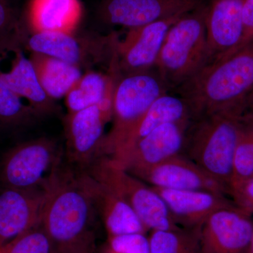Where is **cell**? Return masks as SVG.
Instances as JSON below:
<instances>
[{
    "label": "cell",
    "instance_id": "obj_9",
    "mask_svg": "<svg viewBox=\"0 0 253 253\" xmlns=\"http://www.w3.org/2000/svg\"><path fill=\"white\" fill-rule=\"evenodd\" d=\"M251 214L236 205L213 213L201 226V253H246L251 249Z\"/></svg>",
    "mask_w": 253,
    "mask_h": 253
},
{
    "label": "cell",
    "instance_id": "obj_6",
    "mask_svg": "<svg viewBox=\"0 0 253 253\" xmlns=\"http://www.w3.org/2000/svg\"><path fill=\"white\" fill-rule=\"evenodd\" d=\"M169 89L157 71L150 70L118 76L113 92V125L105 137L103 156H107L120 136Z\"/></svg>",
    "mask_w": 253,
    "mask_h": 253
},
{
    "label": "cell",
    "instance_id": "obj_19",
    "mask_svg": "<svg viewBox=\"0 0 253 253\" xmlns=\"http://www.w3.org/2000/svg\"><path fill=\"white\" fill-rule=\"evenodd\" d=\"M86 173L96 211L102 218L108 237L132 233L146 234L147 230L131 206L113 190Z\"/></svg>",
    "mask_w": 253,
    "mask_h": 253
},
{
    "label": "cell",
    "instance_id": "obj_25",
    "mask_svg": "<svg viewBox=\"0 0 253 253\" xmlns=\"http://www.w3.org/2000/svg\"><path fill=\"white\" fill-rule=\"evenodd\" d=\"M253 179V147L248 123L241 117L239 139L232 161L229 194Z\"/></svg>",
    "mask_w": 253,
    "mask_h": 253
},
{
    "label": "cell",
    "instance_id": "obj_7",
    "mask_svg": "<svg viewBox=\"0 0 253 253\" xmlns=\"http://www.w3.org/2000/svg\"><path fill=\"white\" fill-rule=\"evenodd\" d=\"M57 145L48 138L26 141L10 149L0 164V182L4 188L42 187L44 174L61 158Z\"/></svg>",
    "mask_w": 253,
    "mask_h": 253
},
{
    "label": "cell",
    "instance_id": "obj_26",
    "mask_svg": "<svg viewBox=\"0 0 253 253\" xmlns=\"http://www.w3.org/2000/svg\"><path fill=\"white\" fill-rule=\"evenodd\" d=\"M38 115L22 98L0 81V126L17 127L33 123Z\"/></svg>",
    "mask_w": 253,
    "mask_h": 253
},
{
    "label": "cell",
    "instance_id": "obj_21",
    "mask_svg": "<svg viewBox=\"0 0 253 253\" xmlns=\"http://www.w3.org/2000/svg\"><path fill=\"white\" fill-rule=\"evenodd\" d=\"M81 11L79 0H31L28 23L33 32L73 33Z\"/></svg>",
    "mask_w": 253,
    "mask_h": 253
},
{
    "label": "cell",
    "instance_id": "obj_15",
    "mask_svg": "<svg viewBox=\"0 0 253 253\" xmlns=\"http://www.w3.org/2000/svg\"><path fill=\"white\" fill-rule=\"evenodd\" d=\"M191 120V111L185 100L179 95L163 94L120 136L110 150L108 157L113 159L121 157L138 141L163 124Z\"/></svg>",
    "mask_w": 253,
    "mask_h": 253
},
{
    "label": "cell",
    "instance_id": "obj_28",
    "mask_svg": "<svg viewBox=\"0 0 253 253\" xmlns=\"http://www.w3.org/2000/svg\"><path fill=\"white\" fill-rule=\"evenodd\" d=\"M106 246L118 253H150L149 237L143 233L109 236Z\"/></svg>",
    "mask_w": 253,
    "mask_h": 253
},
{
    "label": "cell",
    "instance_id": "obj_5",
    "mask_svg": "<svg viewBox=\"0 0 253 253\" xmlns=\"http://www.w3.org/2000/svg\"><path fill=\"white\" fill-rule=\"evenodd\" d=\"M89 168L90 175L113 190L131 206L146 230H170L180 227L159 194L112 158L103 156Z\"/></svg>",
    "mask_w": 253,
    "mask_h": 253
},
{
    "label": "cell",
    "instance_id": "obj_11",
    "mask_svg": "<svg viewBox=\"0 0 253 253\" xmlns=\"http://www.w3.org/2000/svg\"><path fill=\"white\" fill-rule=\"evenodd\" d=\"M109 121L98 106L68 113L64 126L66 154L71 163L84 169L102 157L104 126Z\"/></svg>",
    "mask_w": 253,
    "mask_h": 253
},
{
    "label": "cell",
    "instance_id": "obj_16",
    "mask_svg": "<svg viewBox=\"0 0 253 253\" xmlns=\"http://www.w3.org/2000/svg\"><path fill=\"white\" fill-rule=\"evenodd\" d=\"M151 187L167 205L176 224L187 229L201 227L213 213L235 205L225 195L211 191Z\"/></svg>",
    "mask_w": 253,
    "mask_h": 253
},
{
    "label": "cell",
    "instance_id": "obj_14",
    "mask_svg": "<svg viewBox=\"0 0 253 253\" xmlns=\"http://www.w3.org/2000/svg\"><path fill=\"white\" fill-rule=\"evenodd\" d=\"M46 195L44 185L0 192V246L41 224Z\"/></svg>",
    "mask_w": 253,
    "mask_h": 253
},
{
    "label": "cell",
    "instance_id": "obj_10",
    "mask_svg": "<svg viewBox=\"0 0 253 253\" xmlns=\"http://www.w3.org/2000/svg\"><path fill=\"white\" fill-rule=\"evenodd\" d=\"M203 3L204 0H103L99 14L106 24L130 30L185 14Z\"/></svg>",
    "mask_w": 253,
    "mask_h": 253
},
{
    "label": "cell",
    "instance_id": "obj_24",
    "mask_svg": "<svg viewBox=\"0 0 253 253\" xmlns=\"http://www.w3.org/2000/svg\"><path fill=\"white\" fill-rule=\"evenodd\" d=\"M201 228L151 231L150 253H201Z\"/></svg>",
    "mask_w": 253,
    "mask_h": 253
},
{
    "label": "cell",
    "instance_id": "obj_12",
    "mask_svg": "<svg viewBox=\"0 0 253 253\" xmlns=\"http://www.w3.org/2000/svg\"><path fill=\"white\" fill-rule=\"evenodd\" d=\"M191 121L163 124L138 141L122 156L112 159L133 174L181 154Z\"/></svg>",
    "mask_w": 253,
    "mask_h": 253
},
{
    "label": "cell",
    "instance_id": "obj_8",
    "mask_svg": "<svg viewBox=\"0 0 253 253\" xmlns=\"http://www.w3.org/2000/svg\"><path fill=\"white\" fill-rule=\"evenodd\" d=\"M184 14L174 15L129 30L124 41L116 44L115 61L118 71L122 74H129L155 68L168 31Z\"/></svg>",
    "mask_w": 253,
    "mask_h": 253
},
{
    "label": "cell",
    "instance_id": "obj_29",
    "mask_svg": "<svg viewBox=\"0 0 253 253\" xmlns=\"http://www.w3.org/2000/svg\"><path fill=\"white\" fill-rule=\"evenodd\" d=\"M21 29L17 13L9 0H0V42Z\"/></svg>",
    "mask_w": 253,
    "mask_h": 253
},
{
    "label": "cell",
    "instance_id": "obj_13",
    "mask_svg": "<svg viewBox=\"0 0 253 253\" xmlns=\"http://www.w3.org/2000/svg\"><path fill=\"white\" fill-rule=\"evenodd\" d=\"M133 175L154 187L229 194L225 186L182 154L176 155Z\"/></svg>",
    "mask_w": 253,
    "mask_h": 253
},
{
    "label": "cell",
    "instance_id": "obj_31",
    "mask_svg": "<svg viewBox=\"0 0 253 253\" xmlns=\"http://www.w3.org/2000/svg\"><path fill=\"white\" fill-rule=\"evenodd\" d=\"M230 195L238 207L249 214L253 213V179L231 192Z\"/></svg>",
    "mask_w": 253,
    "mask_h": 253
},
{
    "label": "cell",
    "instance_id": "obj_20",
    "mask_svg": "<svg viewBox=\"0 0 253 253\" xmlns=\"http://www.w3.org/2000/svg\"><path fill=\"white\" fill-rule=\"evenodd\" d=\"M117 77L114 71L110 76L94 71L83 75L66 96L68 113L98 106L105 116L112 118L113 92Z\"/></svg>",
    "mask_w": 253,
    "mask_h": 253
},
{
    "label": "cell",
    "instance_id": "obj_27",
    "mask_svg": "<svg viewBox=\"0 0 253 253\" xmlns=\"http://www.w3.org/2000/svg\"><path fill=\"white\" fill-rule=\"evenodd\" d=\"M0 253H54L52 243L41 224L0 246Z\"/></svg>",
    "mask_w": 253,
    "mask_h": 253
},
{
    "label": "cell",
    "instance_id": "obj_3",
    "mask_svg": "<svg viewBox=\"0 0 253 253\" xmlns=\"http://www.w3.org/2000/svg\"><path fill=\"white\" fill-rule=\"evenodd\" d=\"M208 4L186 13L168 31L156 71L171 89L194 78L211 61L206 28Z\"/></svg>",
    "mask_w": 253,
    "mask_h": 253
},
{
    "label": "cell",
    "instance_id": "obj_35",
    "mask_svg": "<svg viewBox=\"0 0 253 253\" xmlns=\"http://www.w3.org/2000/svg\"><path fill=\"white\" fill-rule=\"evenodd\" d=\"M243 117L249 120L250 122L253 124V111H247V112L245 113Z\"/></svg>",
    "mask_w": 253,
    "mask_h": 253
},
{
    "label": "cell",
    "instance_id": "obj_34",
    "mask_svg": "<svg viewBox=\"0 0 253 253\" xmlns=\"http://www.w3.org/2000/svg\"><path fill=\"white\" fill-rule=\"evenodd\" d=\"M243 119L248 123L249 126L250 134H251V141H252L253 147V124L252 123L250 122L249 120L246 119V118L242 117Z\"/></svg>",
    "mask_w": 253,
    "mask_h": 253
},
{
    "label": "cell",
    "instance_id": "obj_22",
    "mask_svg": "<svg viewBox=\"0 0 253 253\" xmlns=\"http://www.w3.org/2000/svg\"><path fill=\"white\" fill-rule=\"evenodd\" d=\"M88 44L73 36V33L59 31L33 32L26 42L32 53L61 60L79 68L87 60Z\"/></svg>",
    "mask_w": 253,
    "mask_h": 253
},
{
    "label": "cell",
    "instance_id": "obj_30",
    "mask_svg": "<svg viewBox=\"0 0 253 253\" xmlns=\"http://www.w3.org/2000/svg\"><path fill=\"white\" fill-rule=\"evenodd\" d=\"M253 42V0H246L242 19V35L237 46L224 56L235 52ZM218 59V58H217Z\"/></svg>",
    "mask_w": 253,
    "mask_h": 253
},
{
    "label": "cell",
    "instance_id": "obj_4",
    "mask_svg": "<svg viewBox=\"0 0 253 253\" xmlns=\"http://www.w3.org/2000/svg\"><path fill=\"white\" fill-rule=\"evenodd\" d=\"M241 119L234 115L214 113L191 120L181 153L228 191Z\"/></svg>",
    "mask_w": 253,
    "mask_h": 253
},
{
    "label": "cell",
    "instance_id": "obj_36",
    "mask_svg": "<svg viewBox=\"0 0 253 253\" xmlns=\"http://www.w3.org/2000/svg\"><path fill=\"white\" fill-rule=\"evenodd\" d=\"M101 253H118L114 252L112 250L109 249L107 246L105 245L104 247L103 248L102 251H101Z\"/></svg>",
    "mask_w": 253,
    "mask_h": 253
},
{
    "label": "cell",
    "instance_id": "obj_18",
    "mask_svg": "<svg viewBox=\"0 0 253 253\" xmlns=\"http://www.w3.org/2000/svg\"><path fill=\"white\" fill-rule=\"evenodd\" d=\"M13 49V56L6 67L0 68V81L23 100L38 116L49 114L55 111L54 100L50 98L41 85L31 58L25 56L18 47Z\"/></svg>",
    "mask_w": 253,
    "mask_h": 253
},
{
    "label": "cell",
    "instance_id": "obj_33",
    "mask_svg": "<svg viewBox=\"0 0 253 253\" xmlns=\"http://www.w3.org/2000/svg\"><path fill=\"white\" fill-rule=\"evenodd\" d=\"M251 111H253V91L251 92V94L249 95L247 101H246V111H245V113Z\"/></svg>",
    "mask_w": 253,
    "mask_h": 253
},
{
    "label": "cell",
    "instance_id": "obj_1",
    "mask_svg": "<svg viewBox=\"0 0 253 253\" xmlns=\"http://www.w3.org/2000/svg\"><path fill=\"white\" fill-rule=\"evenodd\" d=\"M176 89L187 103L192 120L214 113L242 117L253 91V42L213 60Z\"/></svg>",
    "mask_w": 253,
    "mask_h": 253
},
{
    "label": "cell",
    "instance_id": "obj_32",
    "mask_svg": "<svg viewBox=\"0 0 253 253\" xmlns=\"http://www.w3.org/2000/svg\"><path fill=\"white\" fill-rule=\"evenodd\" d=\"M63 253H95V235L89 236L81 244Z\"/></svg>",
    "mask_w": 253,
    "mask_h": 253
},
{
    "label": "cell",
    "instance_id": "obj_23",
    "mask_svg": "<svg viewBox=\"0 0 253 253\" xmlns=\"http://www.w3.org/2000/svg\"><path fill=\"white\" fill-rule=\"evenodd\" d=\"M30 58L41 85L52 99L66 96L83 76L78 66L61 60L35 53Z\"/></svg>",
    "mask_w": 253,
    "mask_h": 253
},
{
    "label": "cell",
    "instance_id": "obj_17",
    "mask_svg": "<svg viewBox=\"0 0 253 253\" xmlns=\"http://www.w3.org/2000/svg\"><path fill=\"white\" fill-rule=\"evenodd\" d=\"M246 0H212L208 4L206 28L211 61L232 51L242 35Z\"/></svg>",
    "mask_w": 253,
    "mask_h": 253
},
{
    "label": "cell",
    "instance_id": "obj_2",
    "mask_svg": "<svg viewBox=\"0 0 253 253\" xmlns=\"http://www.w3.org/2000/svg\"><path fill=\"white\" fill-rule=\"evenodd\" d=\"M61 158L44 184L46 200L41 225L52 243L54 253H63L94 235V196L87 173L61 168Z\"/></svg>",
    "mask_w": 253,
    "mask_h": 253
},
{
    "label": "cell",
    "instance_id": "obj_37",
    "mask_svg": "<svg viewBox=\"0 0 253 253\" xmlns=\"http://www.w3.org/2000/svg\"><path fill=\"white\" fill-rule=\"evenodd\" d=\"M250 251H251V253H253V234L252 237V241H251V249H250Z\"/></svg>",
    "mask_w": 253,
    "mask_h": 253
}]
</instances>
